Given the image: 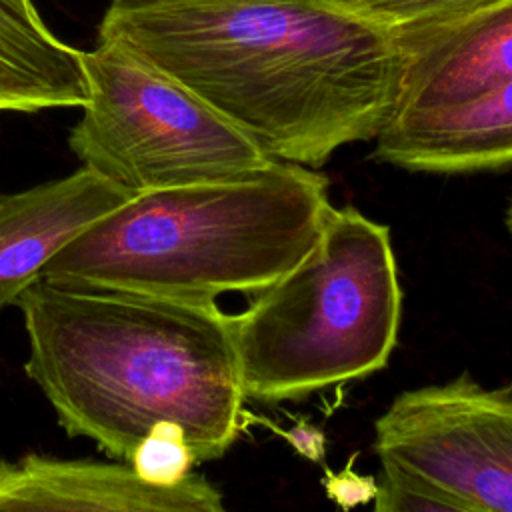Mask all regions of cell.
Masks as SVG:
<instances>
[{
    "label": "cell",
    "mask_w": 512,
    "mask_h": 512,
    "mask_svg": "<svg viewBox=\"0 0 512 512\" xmlns=\"http://www.w3.org/2000/svg\"><path fill=\"white\" fill-rule=\"evenodd\" d=\"M118 40L242 130L270 160L324 166L394 118L406 52L318 0H112Z\"/></svg>",
    "instance_id": "6da1fadb"
},
{
    "label": "cell",
    "mask_w": 512,
    "mask_h": 512,
    "mask_svg": "<svg viewBox=\"0 0 512 512\" xmlns=\"http://www.w3.org/2000/svg\"><path fill=\"white\" fill-rule=\"evenodd\" d=\"M14 304L26 374L68 436L126 462L158 422L184 430L196 462L236 440L246 396L232 316L216 302L36 278Z\"/></svg>",
    "instance_id": "7a4b0ae2"
},
{
    "label": "cell",
    "mask_w": 512,
    "mask_h": 512,
    "mask_svg": "<svg viewBox=\"0 0 512 512\" xmlns=\"http://www.w3.org/2000/svg\"><path fill=\"white\" fill-rule=\"evenodd\" d=\"M314 168L270 160L218 182L154 190L88 226L38 278L216 302L294 268L332 212Z\"/></svg>",
    "instance_id": "3957f363"
},
{
    "label": "cell",
    "mask_w": 512,
    "mask_h": 512,
    "mask_svg": "<svg viewBox=\"0 0 512 512\" xmlns=\"http://www.w3.org/2000/svg\"><path fill=\"white\" fill-rule=\"evenodd\" d=\"M400 310L388 226L332 208L312 250L232 316L244 396L294 400L378 372Z\"/></svg>",
    "instance_id": "277c9868"
},
{
    "label": "cell",
    "mask_w": 512,
    "mask_h": 512,
    "mask_svg": "<svg viewBox=\"0 0 512 512\" xmlns=\"http://www.w3.org/2000/svg\"><path fill=\"white\" fill-rule=\"evenodd\" d=\"M88 100L70 150L136 194L218 182L270 158L230 120L130 46L98 38L82 52Z\"/></svg>",
    "instance_id": "5b68a950"
},
{
    "label": "cell",
    "mask_w": 512,
    "mask_h": 512,
    "mask_svg": "<svg viewBox=\"0 0 512 512\" xmlns=\"http://www.w3.org/2000/svg\"><path fill=\"white\" fill-rule=\"evenodd\" d=\"M384 470L484 512H512V392L468 374L398 394L374 422Z\"/></svg>",
    "instance_id": "8992f818"
},
{
    "label": "cell",
    "mask_w": 512,
    "mask_h": 512,
    "mask_svg": "<svg viewBox=\"0 0 512 512\" xmlns=\"http://www.w3.org/2000/svg\"><path fill=\"white\" fill-rule=\"evenodd\" d=\"M0 512H228L198 474L152 484L130 464L28 454L0 460Z\"/></svg>",
    "instance_id": "52a82bcc"
},
{
    "label": "cell",
    "mask_w": 512,
    "mask_h": 512,
    "mask_svg": "<svg viewBox=\"0 0 512 512\" xmlns=\"http://www.w3.org/2000/svg\"><path fill=\"white\" fill-rule=\"evenodd\" d=\"M132 196L84 166L20 192H0V312L62 248Z\"/></svg>",
    "instance_id": "ba28073f"
},
{
    "label": "cell",
    "mask_w": 512,
    "mask_h": 512,
    "mask_svg": "<svg viewBox=\"0 0 512 512\" xmlns=\"http://www.w3.org/2000/svg\"><path fill=\"white\" fill-rule=\"evenodd\" d=\"M512 80V0H498L406 50L394 118L444 110Z\"/></svg>",
    "instance_id": "9c48e42d"
},
{
    "label": "cell",
    "mask_w": 512,
    "mask_h": 512,
    "mask_svg": "<svg viewBox=\"0 0 512 512\" xmlns=\"http://www.w3.org/2000/svg\"><path fill=\"white\" fill-rule=\"evenodd\" d=\"M372 156L410 172L464 174L512 166V80L444 110L398 116Z\"/></svg>",
    "instance_id": "30bf717a"
},
{
    "label": "cell",
    "mask_w": 512,
    "mask_h": 512,
    "mask_svg": "<svg viewBox=\"0 0 512 512\" xmlns=\"http://www.w3.org/2000/svg\"><path fill=\"white\" fill-rule=\"evenodd\" d=\"M82 52L58 40L32 0H0V112L84 106Z\"/></svg>",
    "instance_id": "8fae6325"
},
{
    "label": "cell",
    "mask_w": 512,
    "mask_h": 512,
    "mask_svg": "<svg viewBox=\"0 0 512 512\" xmlns=\"http://www.w3.org/2000/svg\"><path fill=\"white\" fill-rule=\"evenodd\" d=\"M392 36L404 52L498 0H318Z\"/></svg>",
    "instance_id": "7c38bea8"
},
{
    "label": "cell",
    "mask_w": 512,
    "mask_h": 512,
    "mask_svg": "<svg viewBox=\"0 0 512 512\" xmlns=\"http://www.w3.org/2000/svg\"><path fill=\"white\" fill-rule=\"evenodd\" d=\"M128 462L152 484H176L190 474L196 456L178 424L158 422L138 442Z\"/></svg>",
    "instance_id": "4fadbf2b"
},
{
    "label": "cell",
    "mask_w": 512,
    "mask_h": 512,
    "mask_svg": "<svg viewBox=\"0 0 512 512\" xmlns=\"http://www.w3.org/2000/svg\"><path fill=\"white\" fill-rule=\"evenodd\" d=\"M372 500L370 512H484L384 468Z\"/></svg>",
    "instance_id": "5bb4252c"
},
{
    "label": "cell",
    "mask_w": 512,
    "mask_h": 512,
    "mask_svg": "<svg viewBox=\"0 0 512 512\" xmlns=\"http://www.w3.org/2000/svg\"><path fill=\"white\" fill-rule=\"evenodd\" d=\"M506 226H508V232H510V236H512V200H510L508 210H506ZM506 388L512 392V380L506 384Z\"/></svg>",
    "instance_id": "9a60e30c"
}]
</instances>
